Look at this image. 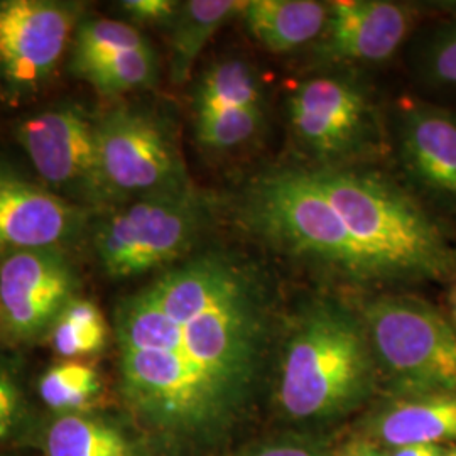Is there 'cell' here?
Listing matches in <instances>:
<instances>
[{"mask_svg": "<svg viewBox=\"0 0 456 456\" xmlns=\"http://www.w3.org/2000/svg\"><path fill=\"white\" fill-rule=\"evenodd\" d=\"M363 325L375 359L403 391L456 392V331L428 303L377 297L365 308Z\"/></svg>", "mask_w": 456, "mask_h": 456, "instance_id": "cell-6", "label": "cell"}, {"mask_svg": "<svg viewBox=\"0 0 456 456\" xmlns=\"http://www.w3.org/2000/svg\"><path fill=\"white\" fill-rule=\"evenodd\" d=\"M328 11V2L316 0H245L240 17L264 48L288 53L322 37Z\"/></svg>", "mask_w": 456, "mask_h": 456, "instance_id": "cell-14", "label": "cell"}, {"mask_svg": "<svg viewBox=\"0 0 456 456\" xmlns=\"http://www.w3.org/2000/svg\"><path fill=\"white\" fill-rule=\"evenodd\" d=\"M254 456H320V452L310 441L284 440L264 446Z\"/></svg>", "mask_w": 456, "mask_h": 456, "instance_id": "cell-27", "label": "cell"}, {"mask_svg": "<svg viewBox=\"0 0 456 456\" xmlns=\"http://www.w3.org/2000/svg\"><path fill=\"white\" fill-rule=\"evenodd\" d=\"M374 369L363 320L340 305L313 303L286 343L279 403L296 419L338 414L367 395Z\"/></svg>", "mask_w": 456, "mask_h": 456, "instance_id": "cell-3", "label": "cell"}, {"mask_svg": "<svg viewBox=\"0 0 456 456\" xmlns=\"http://www.w3.org/2000/svg\"><path fill=\"white\" fill-rule=\"evenodd\" d=\"M78 274L65 250L4 254L0 261V323L12 342L46 337L61 311L78 297Z\"/></svg>", "mask_w": 456, "mask_h": 456, "instance_id": "cell-10", "label": "cell"}, {"mask_svg": "<svg viewBox=\"0 0 456 456\" xmlns=\"http://www.w3.org/2000/svg\"><path fill=\"white\" fill-rule=\"evenodd\" d=\"M109 333V323L97 305L75 297L53 323L46 338L56 355L78 360L103 350Z\"/></svg>", "mask_w": 456, "mask_h": 456, "instance_id": "cell-20", "label": "cell"}, {"mask_svg": "<svg viewBox=\"0 0 456 456\" xmlns=\"http://www.w3.org/2000/svg\"><path fill=\"white\" fill-rule=\"evenodd\" d=\"M240 222L286 257L354 282L448 279L456 248L401 188L340 166L281 167L245 188Z\"/></svg>", "mask_w": 456, "mask_h": 456, "instance_id": "cell-2", "label": "cell"}, {"mask_svg": "<svg viewBox=\"0 0 456 456\" xmlns=\"http://www.w3.org/2000/svg\"><path fill=\"white\" fill-rule=\"evenodd\" d=\"M90 210L36 184L0 161V254L60 248L78 242Z\"/></svg>", "mask_w": 456, "mask_h": 456, "instance_id": "cell-11", "label": "cell"}, {"mask_svg": "<svg viewBox=\"0 0 456 456\" xmlns=\"http://www.w3.org/2000/svg\"><path fill=\"white\" fill-rule=\"evenodd\" d=\"M452 306H453V314H455V320H456V286L452 289Z\"/></svg>", "mask_w": 456, "mask_h": 456, "instance_id": "cell-30", "label": "cell"}, {"mask_svg": "<svg viewBox=\"0 0 456 456\" xmlns=\"http://www.w3.org/2000/svg\"><path fill=\"white\" fill-rule=\"evenodd\" d=\"M82 16L78 2H0V80L17 94H29L48 82Z\"/></svg>", "mask_w": 456, "mask_h": 456, "instance_id": "cell-9", "label": "cell"}, {"mask_svg": "<svg viewBox=\"0 0 456 456\" xmlns=\"http://www.w3.org/2000/svg\"><path fill=\"white\" fill-rule=\"evenodd\" d=\"M242 0H190L169 22V78L175 85L186 82L201 51L228 20L244 11Z\"/></svg>", "mask_w": 456, "mask_h": 456, "instance_id": "cell-16", "label": "cell"}, {"mask_svg": "<svg viewBox=\"0 0 456 456\" xmlns=\"http://www.w3.org/2000/svg\"><path fill=\"white\" fill-rule=\"evenodd\" d=\"M262 85L242 60H225L210 66L198 80L193 94L196 114L232 109H264Z\"/></svg>", "mask_w": 456, "mask_h": 456, "instance_id": "cell-18", "label": "cell"}, {"mask_svg": "<svg viewBox=\"0 0 456 456\" xmlns=\"http://www.w3.org/2000/svg\"><path fill=\"white\" fill-rule=\"evenodd\" d=\"M36 440L45 456H137L124 429L94 411L51 412Z\"/></svg>", "mask_w": 456, "mask_h": 456, "instance_id": "cell-15", "label": "cell"}, {"mask_svg": "<svg viewBox=\"0 0 456 456\" xmlns=\"http://www.w3.org/2000/svg\"><path fill=\"white\" fill-rule=\"evenodd\" d=\"M370 456H384V455H380V453H377V452H375L374 448H372V455Z\"/></svg>", "mask_w": 456, "mask_h": 456, "instance_id": "cell-32", "label": "cell"}, {"mask_svg": "<svg viewBox=\"0 0 456 456\" xmlns=\"http://www.w3.org/2000/svg\"><path fill=\"white\" fill-rule=\"evenodd\" d=\"M426 65L435 82L456 85V24L435 39L428 51Z\"/></svg>", "mask_w": 456, "mask_h": 456, "instance_id": "cell-25", "label": "cell"}, {"mask_svg": "<svg viewBox=\"0 0 456 456\" xmlns=\"http://www.w3.org/2000/svg\"><path fill=\"white\" fill-rule=\"evenodd\" d=\"M294 139L322 166H338L367 149L374 112L359 86L340 77H313L288 98Z\"/></svg>", "mask_w": 456, "mask_h": 456, "instance_id": "cell-8", "label": "cell"}, {"mask_svg": "<svg viewBox=\"0 0 456 456\" xmlns=\"http://www.w3.org/2000/svg\"><path fill=\"white\" fill-rule=\"evenodd\" d=\"M443 456H456V448L450 450V452H444V455Z\"/></svg>", "mask_w": 456, "mask_h": 456, "instance_id": "cell-31", "label": "cell"}, {"mask_svg": "<svg viewBox=\"0 0 456 456\" xmlns=\"http://www.w3.org/2000/svg\"><path fill=\"white\" fill-rule=\"evenodd\" d=\"M372 455V448L369 444H352L345 456H370Z\"/></svg>", "mask_w": 456, "mask_h": 456, "instance_id": "cell-29", "label": "cell"}, {"mask_svg": "<svg viewBox=\"0 0 456 456\" xmlns=\"http://www.w3.org/2000/svg\"><path fill=\"white\" fill-rule=\"evenodd\" d=\"M151 46L146 37L132 24L114 19H83L71 41L69 68L82 78L90 68L131 49Z\"/></svg>", "mask_w": 456, "mask_h": 456, "instance_id": "cell-19", "label": "cell"}, {"mask_svg": "<svg viewBox=\"0 0 456 456\" xmlns=\"http://www.w3.org/2000/svg\"><path fill=\"white\" fill-rule=\"evenodd\" d=\"M103 384L97 369L80 360H63L41 375L37 392L51 412L94 411Z\"/></svg>", "mask_w": 456, "mask_h": 456, "instance_id": "cell-21", "label": "cell"}, {"mask_svg": "<svg viewBox=\"0 0 456 456\" xmlns=\"http://www.w3.org/2000/svg\"><path fill=\"white\" fill-rule=\"evenodd\" d=\"M180 4L175 0H124L118 7L132 20L169 26L180 9Z\"/></svg>", "mask_w": 456, "mask_h": 456, "instance_id": "cell-26", "label": "cell"}, {"mask_svg": "<svg viewBox=\"0 0 456 456\" xmlns=\"http://www.w3.org/2000/svg\"><path fill=\"white\" fill-rule=\"evenodd\" d=\"M265 291L256 262L208 248L124 296L114 337L132 416L167 440L212 429L259 370Z\"/></svg>", "mask_w": 456, "mask_h": 456, "instance_id": "cell-1", "label": "cell"}, {"mask_svg": "<svg viewBox=\"0 0 456 456\" xmlns=\"http://www.w3.org/2000/svg\"><path fill=\"white\" fill-rule=\"evenodd\" d=\"M403 147L411 169L428 186L456 195V122L431 107L404 114Z\"/></svg>", "mask_w": 456, "mask_h": 456, "instance_id": "cell-13", "label": "cell"}, {"mask_svg": "<svg viewBox=\"0 0 456 456\" xmlns=\"http://www.w3.org/2000/svg\"><path fill=\"white\" fill-rule=\"evenodd\" d=\"M17 141L49 190L86 210L107 212L98 167L97 117L61 103L24 118Z\"/></svg>", "mask_w": 456, "mask_h": 456, "instance_id": "cell-7", "label": "cell"}, {"mask_svg": "<svg viewBox=\"0 0 456 456\" xmlns=\"http://www.w3.org/2000/svg\"><path fill=\"white\" fill-rule=\"evenodd\" d=\"M159 61L152 46L131 49L90 68L82 80L90 83L102 97L117 98L158 82Z\"/></svg>", "mask_w": 456, "mask_h": 456, "instance_id": "cell-22", "label": "cell"}, {"mask_svg": "<svg viewBox=\"0 0 456 456\" xmlns=\"http://www.w3.org/2000/svg\"><path fill=\"white\" fill-rule=\"evenodd\" d=\"M22 379L12 362H0V443L12 438L28 419Z\"/></svg>", "mask_w": 456, "mask_h": 456, "instance_id": "cell-24", "label": "cell"}, {"mask_svg": "<svg viewBox=\"0 0 456 456\" xmlns=\"http://www.w3.org/2000/svg\"><path fill=\"white\" fill-rule=\"evenodd\" d=\"M328 22L314 43L325 63H379L399 49L411 33L412 7L384 0L328 2Z\"/></svg>", "mask_w": 456, "mask_h": 456, "instance_id": "cell-12", "label": "cell"}, {"mask_svg": "<svg viewBox=\"0 0 456 456\" xmlns=\"http://www.w3.org/2000/svg\"><path fill=\"white\" fill-rule=\"evenodd\" d=\"M98 167L107 210L190 184L176 129L139 105H115L97 117Z\"/></svg>", "mask_w": 456, "mask_h": 456, "instance_id": "cell-5", "label": "cell"}, {"mask_svg": "<svg viewBox=\"0 0 456 456\" xmlns=\"http://www.w3.org/2000/svg\"><path fill=\"white\" fill-rule=\"evenodd\" d=\"M377 431L395 448L456 440V392L424 394L397 403L384 412Z\"/></svg>", "mask_w": 456, "mask_h": 456, "instance_id": "cell-17", "label": "cell"}, {"mask_svg": "<svg viewBox=\"0 0 456 456\" xmlns=\"http://www.w3.org/2000/svg\"><path fill=\"white\" fill-rule=\"evenodd\" d=\"M444 450L438 444H409L397 448L392 456H443Z\"/></svg>", "mask_w": 456, "mask_h": 456, "instance_id": "cell-28", "label": "cell"}, {"mask_svg": "<svg viewBox=\"0 0 456 456\" xmlns=\"http://www.w3.org/2000/svg\"><path fill=\"white\" fill-rule=\"evenodd\" d=\"M210 196L193 181L102 213L94 232L98 264L114 279L142 276L191 256L212 222Z\"/></svg>", "mask_w": 456, "mask_h": 456, "instance_id": "cell-4", "label": "cell"}, {"mask_svg": "<svg viewBox=\"0 0 456 456\" xmlns=\"http://www.w3.org/2000/svg\"><path fill=\"white\" fill-rule=\"evenodd\" d=\"M264 109H232L195 115L198 142L212 151H232L250 142L264 126Z\"/></svg>", "mask_w": 456, "mask_h": 456, "instance_id": "cell-23", "label": "cell"}]
</instances>
